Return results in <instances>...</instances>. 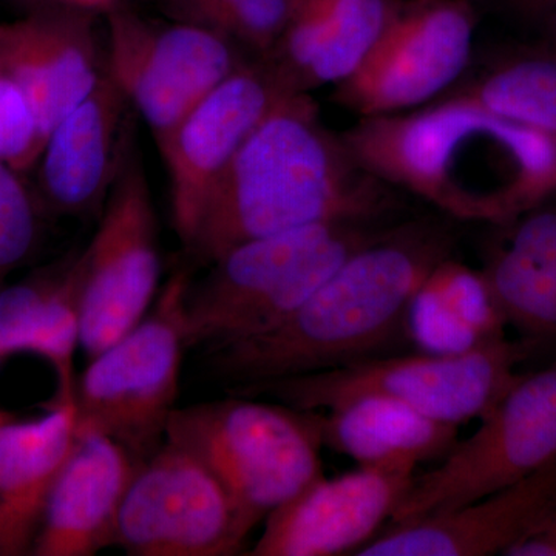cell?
Wrapping results in <instances>:
<instances>
[{
	"instance_id": "cb8c5ba5",
	"label": "cell",
	"mask_w": 556,
	"mask_h": 556,
	"mask_svg": "<svg viewBox=\"0 0 556 556\" xmlns=\"http://www.w3.org/2000/svg\"><path fill=\"white\" fill-rule=\"evenodd\" d=\"M320 21L324 47L305 90L350 78L372 49L390 16L391 0H302Z\"/></svg>"
},
{
	"instance_id": "277c9868",
	"label": "cell",
	"mask_w": 556,
	"mask_h": 556,
	"mask_svg": "<svg viewBox=\"0 0 556 556\" xmlns=\"http://www.w3.org/2000/svg\"><path fill=\"white\" fill-rule=\"evenodd\" d=\"M386 230L368 223H320L248 241L212 262L185 298L189 348L208 354L273 331L348 257Z\"/></svg>"
},
{
	"instance_id": "30bf717a",
	"label": "cell",
	"mask_w": 556,
	"mask_h": 556,
	"mask_svg": "<svg viewBox=\"0 0 556 556\" xmlns=\"http://www.w3.org/2000/svg\"><path fill=\"white\" fill-rule=\"evenodd\" d=\"M249 535L222 482L166 439L138 464L115 546L131 556H229L240 554Z\"/></svg>"
},
{
	"instance_id": "ba28073f",
	"label": "cell",
	"mask_w": 556,
	"mask_h": 556,
	"mask_svg": "<svg viewBox=\"0 0 556 556\" xmlns=\"http://www.w3.org/2000/svg\"><path fill=\"white\" fill-rule=\"evenodd\" d=\"M79 266L80 348L91 358L137 327L161 289L159 219L130 134L97 232L79 252Z\"/></svg>"
},
{
	"instance_id": "3957f363",
	"label": "cell",
	"mask_w": 556,
	"mask_h": 556,
	"mask_svg": "<svg viewBox=\"0 0 556 556\" xmlns=\"http://www.w3.org/2000/svg\"><path fill=\"white\" fill-rule=\"evenodd\" d=\"M450 252L452 237L434 223L386 230L273 331L208 354L212 372L240 387L382 356L404 334L413 295Z\"/></svg>"
},
{
	"instance_id": "5b68a950",
	"label": "cell",
	"mask_w": 556,
	"mask_h": 556,
	"mask_svg": "<svg viewBox=\"0 0 556 556\" xmlns=\"http://www.w3.org/2000/svg\"><path fill=\"white\" fill-rule=\"evenodd\" d=\"M166 439L215 475L249 532L324 475L313 409L233 394L175 409Z\"/></svg>"
},
{
	"instance_id": "f546056e",
	"label": "cell",
	"mask_w": 556,
	"mask_h": 556,
	"mask_svg": "<svg viewBox=\"0 0 556 556\" xmlns=\"http://www.w3.org/2000/svg\"><path fill=\"white\" fill-rule=\"evenodd\" d=\"M507 556H556V511L506 552Z\"/></svg>"
},
{
	"instance_id": "4dcf8cb0",
	"label": "cell",
	"mask_w": 556,
	"mask_h": 556,
	"mask_svg": "<svg viewBox=\"0 0 556 556\" xmlns=\"http://www.w3.org/2000/svg\"><path fill=\"white\" fill-rule=\"evenodd\" d=\"M507 9L519 20L551 21L556 16V0H504Z\"/></svg>"
},
{
	"instance_id": "9a60e30c",
	"label": "cell",
	"mask_w": 556,
	"mask_h": 556,
	"mask_svg": "<svg viewBox=\"0 0 556 556\" xmlns=\"http://www.w3.org/2000/svg\"><path fill=\"white\" fill-rule=\"evenodd\" d=\"M554 511L556 459L529 477L455 510L388 525L354 555H504Z\"/></svg>"
},
{
	"instance_id": "7c38bea8",
	"label": "cell",
	"mask_w": 556,
	"mask_h": 556,
	"mask_svg": "<svg viewBox=\"0 0 556 556\" xmlns=\"http://www.w3.org/2000/svg\"><path fill=\"white\" fill-rule=\"evenodd\" d=\"M239 67L230 39L217 30L109 10V76L159 141Z\"/></svg>"
},
{
	"instance_id": "6da1fadb",
	"label": "cell",
	"mask_w": 556,
	"mask_h": 556,
	"mask_svg": "<svg viewBox=\"0 0 556 556\" xmlns=\"http://www.w3.org/2000/svg\"><path fill=\"white\" fill-rule=\"evenodd\" d=\"M342 138L380 181L467 222L506 226L556 193V138L463 94L361 118Z\"/></svg>"
},
{
	"instance_id": "52a82bcc",
	"label": "cell",
	"mask_w": 556,
	"mask_h": 556,
	"mask_svg": "<svg viewBox=\"0 0 556 556\" xmlns=\"http://www.w3.org/2000/svg\"><path fill=\"white\" fill-rule=\"evenodd\" d=\"M189 283L186 270L174 274L137 327L89 358L76 379L78 428L115 439L139 463L166 441L177 409Z\"/></svg>"
},
{
	"instance_id": "484cf974",
	"label": "cell",
	"mask_w": 556,
	"mask_h": 556,
	"mask_svg": "<svg viewBox=\"0 0 556 556\" xmlns=\"http://www.w3.org/2000/svg\"><path fill=\"white\" fill-rule=\"evenodd\" d=\"M294 5L295 0H228L204 11L192 24L269 50L283 35Z\"/></svg>"
},
{
	"instance_id": "7402d4cb",
	"label": "cell",
	"mask_w": 556,
	"mask_h": 556,
	"mask_svg": "<svg viewBox=\"0 0 556 556\" xmlns=\"http://www.w3.org/2000/svg\"><path fill=\"white\" fill-rule=\"evenodd\" d=\"M321 442L358 466H419L441 459L457 442V427L439 422L408 405L364 396L339 407L313 409Z\"/></svg>"
},
{
	"instance_id": "5bb4252c",
	"label": "cell",
	"mask_w": 556,
	"mask_h": 556,
	"mask_svg": "<svg viewBox=\"0 0 556 556\" xmlns=\"http://www.w3.org/2000/svg\"><path fill=\"white\" fill-rule=\"evenodd\" d=\"M416 477L409 464L321 475L265 519L252 556L354 555L390 522Z\"/></svg>"
},
{
	"instance_id": "ffe728a7",
	"label": "cell",
	"mask_w": 556,
	"mask_h": 556,
	"mask_svg": "<svg viewBox=\"0 0 556 556\" xmlns=\"http://www.w3.org/2000/svg\"><path fill=\"white\" fill-rule=\"evenodd\" d=\"M80 346L79 254L0 289V362L17 353L42 357L56 376L51 404L75 397Z\"/></svg>"
},
{
	"instance_id": "8992f818",
	"label": "cell",
	"mask_w": 556,
	"mask_h": 556,
	"mask_svg": "<svg viewBox=\"0 0 556 556\" xmlns=\"http://www.w3.org/2000/svg\"><path fill=\"white\" fill-rule=\"evenodd\" d=\"M532 342L493 340L464 354L417 351L376 356L343 367L233 387V394L274 397L299 409H329L364 396L393 399L439 422L482 419L514 386Z\"/></svg>"
},
{
	"instance_id": "4fadbf2b",
	"label": "cell",
	"mask_w": 556,
	"mask_h": 556,
	"mask_svg": "<svg viewBox=\"0 0 556 556\" xmlns=\"http://www.w3.org/2000/svg\"><path fill=\"white\" fill-rule=\"evenodd\" d=\"M291 90L273 65L239 67L160 139L172 219L182 247L192 243L212 193L243 142Z\"/></svg>"
},
{
	"instance_id": "d6a6232c",
	"label": "cell",
	"mask_w": 556,
	"mask_h": 556,
	"mask_svg": "<svg viewBox=\"0 0 556 556\" xmlns=\"http://www.w3.org/2000/svg\"><path fill=\"white\" fill-rule=\"evenodd\" d=\"M56 2H61V5L75 7V9L87 11L98 9L110 10L113 5V0H56Z\"/></svg>"
},
{
	"instance_id": "83f0119b",
	"label": "cell",
	"mask_w": 556,
	"mask_h": 556,
	"mask_svg": "<svg viewBox=\"0 0 556 556\" xmlns=\"http://www.w3.org/2000/svg\"><path fill=\"white\" fill-rule=\"evenodd\" d=\"M404 334L417 351L445 356L468 353L485 345L473 329L453 316L424 285L409 302Z\"/></svg>"
},
{
	"instance_id": "d6986e66",
	"label": "cell",
	"mask_w": 556,
	"mask_h": 556,
	"mask_svg": "<svg viewBox=\"0 0 556 556\" xmlns=\"http://www.w3.org/2000/svg\"><path fill=\"white\" fill-rule=\"evenodd\" d=\"M126 98L109 75L54 127L42 150L40 185L62 214H87L112 186L123 149Z\"/></svg>"
},
{
	"instance_id": "9c48e42d",
	"label": "cell",
	"mask_w": 556,
	"mask_h": 556,
	"mask_svg": "<svg viewBox=\"0 0 556 556\" xmlns=\"http://www.w3.org/2000/svg\"><path fill=\"white\" fill-rule=\"evenodd\" d=\"M556 459V362L519 375L441 466L416 475L388 525L455 510Z\"/></svg>"
},
{
	"instance_id": "7a4b0ae2",
	"label": "cell",
	"mask_w": 556,
	"mask_h": 556,
	"mask_svg": "<svg viewBox=\"0 0 556 556\" xmlns=\"http://www.w3.org/2000/svg\"><path fill=\"white\" fill-rule=\"evenodd\" d=\"M386 182L318 119L305 91L285 93L233 156L188 248L211 265L248 241L320 223H369L390 207Z\"/></svg>"
},
{
	"instance_id": "2e32d148",
	"label": "cell",
	"mask_w": 556,
	"mask_h": 556,
	"mask_svg": "<svg viewBox=\"0 0 556 556\" xmlns=\"http://www.w3.org/2000/svg\"><path fill=\"white\" fill-rule=\"evenodd\" d=\"M0 68L30 101L46 148L104 75L90 11L62 5L0 25Z\"/></svg>"
},
{
	"instance_id": "8fae6325",
	"label": "cell",
	"mask_w": 556,
	"mask_h": 556,
	"mask_svg": "<svg viewBox=\"0 0 556 556\" xmlns=\"http://www.w3.org/2000/svg\"><path fill=\"white\" fill-rule=\"evenodd\" d=\"M475 30L468 0L393 2L379 39L336 98L361 118L422 108L463 75Z\"/></svg>"
},
{
	"instance_id": "603a6c76",
	"label": "cell",
	"mask_w": 556,
	"mask_h": 556,
	"mask_svg": "<svg viewBox=\"0 0 556 556\" xmlns=\"http://www.w3.org/2000/svg\"><path fill=\"white\" fill-rule=\"evenodd\" d=\"M457 94L497 116L556 138V54L501 62Z\"/></svg>"
},
{
	"instance_id": "ac0fdd59",
	"label": "cell",
	"mask_w": 556,
	"mask_h": 556,
	"mask_svg": "<svg viewBox=\"0 0 556 556\" xmlns=\"http://www.w3.org/2000/svg\"><path fill=\"white\" fill-rule=\"evenodd\" d=\"M73 402L20 420L0 409V556L31 554L43 507L75 445Z\"/></svg>"
},
{
	"instance_id": "836d02e7",
	"label": "cell",
	"mask_w": 556,
	"mask_h": 556,
	"mask_svg": "<svg viewBox=\"0 0 556 556\" xmlns=\"http://www.w3.org/2000/svg\"><path fill=\"white\" fill-rule=\"evenodd\" d=\"M552 22H554V27H555V30H554V53L556 54V16L555 17H552L551 20Z\"/></svg>"
},
{
	"instance_id": "f1b7e54d",
	"label": "cell",
	"mask_w": 556,
	"mask_h": 556,
	"mask_svg": "<svg viewBox=\"0 0 556 556\" xmlns=\"http://www.w3.org/2000/svg\"><path fill=\"white\" fill-rule=\"evenodd\" d=\"M43 141L30 101L0 68V161L22 170L42 155Z\"/></svg>"
},
{
	"instance_id": "1f68e13d",
	"label": "cell",
	"mask_w": 556,
	"mask_h": 556,
	"mask_svg": "<svg viewBox=\"0 0 556 556\" xmlns=\"http://www.w3.org/2000/svg\"><path fill=\"white\" fill-rule=\"evenodd\" d=\"M228 0H170V5L181 14L182 21L193 22L204 11Z\"/></svg>"
},
{
	"instance_id": "d4e9b609",
	"label": "cell",
	"mask_w": 556,
	"mask_h": 556,
	"mask_svg": "<svg viewBox=\"0 0 556 556\" xmlns=\"http://www.w3.org/2000/svg\"><path fill=\"white\" fill-rule=\"evenodd\" d=\"M431 292L460 321L477 332L484 343L504 338L506 318L501 313L482 270L447 257L424 280Z\"/></svg>"
},
{
	"instance_id": "e0dca14e",
	"label": "cell",
	"mask_w": 556,
	"mask_h": 556,
	"mask_svg": "<svg viewBox=\"0 0 556 556\" xmlns=\"http://www.w3.org/2000/svg\"><path fill=\"white\" fill-rule=\"evenodd\" d=\"M138 464L115 439L78 428L47 497L31 555L91 556L115 546L121 507Z\"/></svg>"
},
{
	"instance_id": "44dd1931",
	"label": "cell",
	"mask_w": 556,
	"mask_h": 556,
	"mask_svg": "<svg viewBox=\"0 0 556 556\" xmlns=\"http://www.w3.org/2000/svg\"><path fill=\"white\" fill-rule=\"evenodd\" d=\"M508 226L482 274L507 325L532 343L556 340V206L540 204Z\"/></svg>"
},
{
	"instance_id": "4316f807",
	"label": "cell",
	"mask_w": 556,
	"mask_h": 556,
	"mask_svg": "<svg viewBox=\"0 0 556 556\" xmlns=\"http://www.w3.org/2000/svg\"><path fill=\"white\" fill-rule=\"evenodd\" d=\"M38 240V207L14 169L0 161V289L30 257Z\"/></svg>"
}]
</instances>
